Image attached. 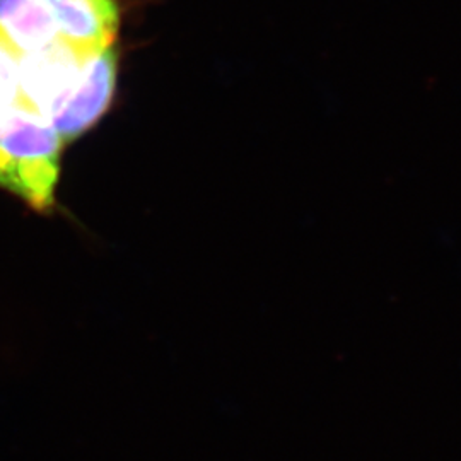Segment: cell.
Wrapping results in <instances>:
<instances>
[{
	"label": "cell",
	"instance_id": "5",
	"mask_svg": "<svg viewBox=\"0 0 461 461\" xmlns=\"http://www.w3.org/2000/svg\"><path fill=\"white\" fill-rule=\"evenodd\" d=\"M24 53L0 30V115L23 99L21 67Z\"/></svg>",
	"mask_w": 461,
	"mask_h": 461
},
{
	"label": "cell",
	"instance_id": "4",
	"mask_svg": "<svg viewBox=\"0 0 461 461\" xmlns=\"http://www.w3.org/2000/svg\"><path fill=\"white\" fill-rule=\"evenodd\" d=\"M0 30L23 53H33L62 33L45 0H0Z\"/></svg>",
	"mask_w": 461,
	"mask_h": 461
},
{
	"label": "cell",
	"instance_id": "3",
	"mask_svg": "<svg viewBox=\"0 0 461 461\" xmlns=\"http://www.w3.org/2000/svg\"><path fill=\"white\" fill-rule=\"evenodd\" d=\"M60 33L89 47L108 49L120 28L118 0H45Z\"/></svg>",
	"mask_w": 461,
	"mask_h": 461
},
{
	"label": "cell",
	"instance_id": "2",
	"mask_svg": "<svg viewBox=\"0 0 461 461\" xmlns=\"http://www.w3.org/2000/svg\"><path fill=\"white\" fill-rule=\"evenodd\" d=\"M116 74L118 55L113 45L89 57L77 81L47 116L64 144L79 139L108 112L115 96Z\"/></svg>",
	"mask_w": 461,
	"mask_h": 461
},
{
	"label": "cell",
	"instance_id": "1",
	"mask_svg": "<svg viewBox=\"0 0 461 461\" xmlns=\"http://www.w3.org/2000/svg\"><path fill=\"white\" fill-rule=\"evenodd\" d=\"M64 140L49 120L23 98L0 115V190L49 212L57 200Z\"/></svg>",
	"mask_w": 461,
	"mask_h": 461
}]
</instances>
